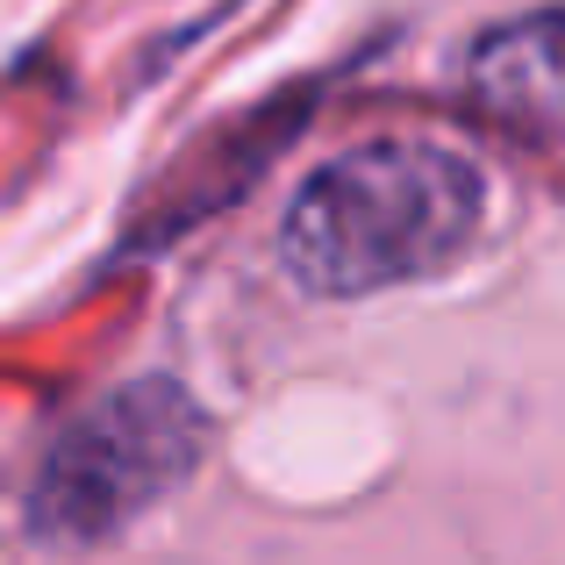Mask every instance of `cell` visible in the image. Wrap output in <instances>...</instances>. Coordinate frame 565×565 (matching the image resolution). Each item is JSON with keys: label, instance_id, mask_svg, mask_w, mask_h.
Returning <instances> with one entry per match:
<instances>
[{"label": "cell", "instance_id": "1", "mask_svg": "<svg viewBox=\"0 0 565 565\" xmlns=\"http://www.w3.org/2000/svg\"><path fill=\"white\" fill-rule=\"evenodd\" d=\"M487 222V180L466 151L386 137L330 158L279 222V265L301 294L359 301L458 265Z\"/></svg>", "mask_w": 565, "mask_h": 565}, {"label": "cell", "instance_id": "2", "mask_svg": "<svg viewBox=\"0 0 565 565\" xmlns=\"http://www.w3.org/2000/svg\"><path fill=\"white\" fill-rule=\"evenodd\" d=\"M201 444H207V415L180 386L166 380L122 386L115 401H100L94 415H79L57 437L51 466L36 480V530H51L65 544L108 537L201 466Z\"/></svg>", "mask_w": 565, "mask_h": 565}, {"label": "cell", "instance_id": "3", "mask_svg": "<svg viewBox=\"0 0 565 565\" xmlns=\"http://www.w3.org/2000/svg\"><path fill=\"white\" fill-rule=\"evenodd\" d=\"M466 79L480 94V108H494L501 122L558 137L565 129V8H537L487 29L472 43Z\"/></svg>", "mask_w": 565, "mask_h": 565}]
</instances>
